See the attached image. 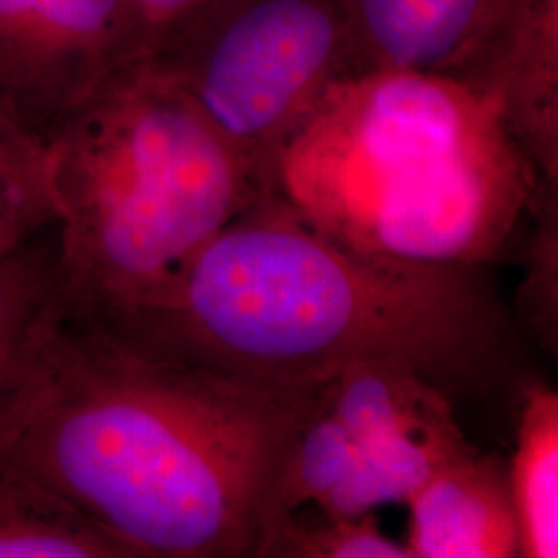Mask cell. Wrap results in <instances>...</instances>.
Listing matches in <instances>:
<instances>
[{
  "mask_svg": "<svg viewBox=\"0 0 558 558\" xmlns=\"http://www.w3.org/2000/svg\"><path fill=\"white\" fill-rule=\"evenodd\" d=\"M64 304L54 230L0 259V389Z\"/></svg>",
  "mask_w": 558,
  "mask_h": 558,
  "instance_id": "13",
  "label": "cell"
},
{
  "mask_svg": "<svg viewBox=\"0 0 558 558\" xmlns=\"http://www.w3.org/2000/svg\"><path fill=\"white\" fill-rule=\"evenodd\" d=\"M500 0H343L356 75L416 71L453 77Z\"/></svg>",
  "mask_w": 558,
  "mask_h": 558,
  "instance_id": "10",
  "label": "cell"
},
{
  "mask_svg": "<svg viewBox=\"0 0 558 558\" xmlns=\"http://www.w3.org/2000/svg\"><path fill=\"white\" fill-rule=\"evenodd\" d=\"M482 269L364 253L269 189L205 246L172 299L104 327L265 389L304 391L352 362L396 360L453 398L490 385L509 359L507 315Z\"/></svg>",
  "mask_w": 558,
  "mask_h": 558,
  "instance_id": "2",
  "label": "cell"
},
{
  "mask_svg": "<svg viewBox=\"0 0 558 558\" xmlns=\"http://www.w3.org/2000/svg\"><path fill=\"white\" fill-rule=\"evenodd\" d=\"M69 306L119 327L166 304L269 191L174 83L137 60L46 135Z\"/></svg>",
  "mask_w": 558,
  "mask_h": 558,
  "instance_id": "4",
  "label": "cell"
},
{
  "mask_svg": "<svg viewBox=\"0 0 558 558\" xmlns=\"http://www.w3.org/2000/svg\"><path fill=\"white\" fill-rule=\"evenodd\" d=\"M137 60L131 0H0V108L41 141Z\"/></svg>",
  "mask_w": 558,
  "mask_h": 558,
  "instance_id": "7",
  "label": "cell"
},
{
  "mask_svg": "<svg viewBox=\"0 0 558 558\" xmlns=\"http://www.w3.org/2000/svg\"><path fill=\"white\" fill-rule=\"evenodd\" d=\"M140 25L143 59H147L180 23L189 20L207 0H131Z\"/></svg>",
  "mask_w": 558,
  "mask_h": 558,
  "instance_id": "17",
  "label": "cell"
},
{
  "mask_svg": "<svg viewBox=\"0 0 558 558\" xmlns=\"http://www.w3.org/2000/svg\"><path fill=\"white\" fill-rule=\"evenodd\" d=\"M519 558L558 557V393L530 380L519 398L515 449L507 463Z\"/></svg>",
  "mask_w": 558,
  "mask_h": 558,
  "instance_id": "12",
  "label": "cell"
},
{
  "mask_svg": "<svg viewBox=\"0 0 558 558\" xmlns=\"http://www.w3.org/2000/svg\"><path fill=\"white\" fill-rule=\"evenodd\" d=\"M532 239L527 242L525 278L519 288V311L548 352L558 341V186L542 184L527 214Z\"/></svg>",
  "mask_w": 558,
  "mask_h": 558,
  "instance_id": "16",
  "label": "cell"
},
{
  "mask_svg": "<svg viewBox=\"0 0 558 558\" xmlns=\"http://www.w3.org/2000/svg\"><path fill=\"white\" fill-rule=\"evenodd\" d=\"M317 396L359 453L343 515L405 505L445 463L474 449L451 396L410 364L352 362L320 383Z\"/></svg>",
  "mask_w": 558,
  "mask_h": 558,
  "instance_id": "6",
  "label": "cell"
},
{
  "mask_svg": "<svg viewBox=\"0 0 558 558\" xmlns=\"http://www.w3.org/2000/svg\"><path fill=\"white\" fill-rule=\"evenodd\" d=\"M54 228L46 143L0 108V259Z\"/></svg>",
  "mask_w": 558,
  "mask_h": 558,
  "instance_id": "14",
  "label": "cell"
},
{
  "mask_svg": "<svg viewBox=\"0 0 558 558\" xmlns=\"http://www.w3.org/2000/svg\"><path fill=\"white\" fill-rule=\"evenodd\" d=\"M449 80L490 101L539 179L558 186V0H500Z\"/></svg>",
  "mask_w": 558,
  "mask_h": 558,
  "instance_id": "8",
  "label": "cell"
},
{
  "mask_svg": "<svg viewBox=\"0 0 558 558\" xmlns=\"http://www.w3.org/2000/svg\"><path fill=\"white\" fill-rule=\"evenodd\" d=\"M0 558H133L69 500L0 453Z\"/></svg>",
  "mask_w": 558,
  "mask_h": 558,
  "instance_id": "11",
  "label": "cell"
},
{
  "mask_svg": "<svg viewBox=\"0 0 558 558\" xmlns=\"http://www.w3.org/2000/svg\"><path fill=\"white\" fill-rule=\"evenodd\" d=\"M308 391L163 359L66 299L0 389V453L133 558H259Z\"/></svg>",
  "mask_w": 558,
  "mask_h": 558,
  "instance_id": "1",
  "label": "cell"
},
{
  "mask_svg": "<svg viewBox=\"0 0 558 558\" xmlns=\"http://www.w3.org/2000/svg\"><path fill=\"white\" fill-rule=\"evenodd\" d=\"M279 519L259 558H410L403 542L389 538L375 513Z\"/></svg>",
  "mask_w": 558,
  "mask_h": 558,
  "instance_id": "15",
  "label": "cell"
},
{
  "mask_svg": "<svg viewBox=\"0 0 558 558\" xmlns=\"http://www.w3.org/2000/svg\"><path fill=\"white\" fill-rule=\"evenodd\" d=\"M274 189L283 145L356 75L343 0H207L147 57Z\"/></svg>",
  "mask_w": 558,
  "mask_h": 558,
  "instance_id": "5",
  "label": "cell"
},
{
  "mask_svg": "<svg viewBox=\"0 0 558 558\" xmlns=\"http://www.w3.org/2000/svg\"><path fill=\"white\" fill-rule=\"evenodd\" d=\"M410 558H515L507 463L480 449L445 463L405 500Z\"/></svg>",
  "mask_w": 558,
  "mask_h": 558,
  "instance_id": "9",
  "label": "cell"
},
{
  "mask_svg": "<svg viewBox=\"0 0 558 558\" xmlns=\"http://www.w3.org/2000/svg\"><path fill=\"white\" fill-rule=\"evenodd\" d=\"M542 184L490 101L416 71L339 81L283 145L274 180L348 246L463 267L499 257Z\"/></svg>",
  "mask_w": 558,
  "mask_h": 558,
  "instance_id": "3",
  "label": "cell"
}]
</instances>
